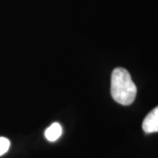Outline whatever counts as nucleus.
I'll list each match as a JSON object with an SVG mask.
<instances>
[{"label": "nucleus", "instance_id": "f03ea898", "mask_svg": "<svg viewBox=\"0 0 158 158\" xmlns=\"http://www.w3.org/2000/svg\"><path fill=\"white\" fill-rule=\"evenodd\" d=\"M142 129L147 134L158 132V106L145 117L142 122Z\"/></svg>", "mask_w": 158, "mask_h": 158}, {"label": "nucleus", "instance_id": "20e7f679", "mask_svg": "<svg viewBox=\"0 0 158 158\" xmlns=\"http://www.w3.org/2000/svg\"><path fill=\"white\" fill-rule=\"evenodd\" d=\"M11 142L6 137H0V156L6 154L10 148Z\"/></svg>", "mask_w": 158, "mask_h": 158}, {"label": "nucleus", "instance_id": "f257e3e1", "mask_svg": "<svg viewBox=\"0 0 158 158\" xmlns=\"http://www.w3.org/2000/svg\"><path fill=\"white\" fill-rule=\"evenodd\" d=\"M137 88L129 72L123 68H116L111 78V94L115 101L122 106H129L135 101Z\"/></svg>", "mask_w": 158, "mask_h": 158}, {"label": "nucleus", "instance_id": "7ed1b4c3", "mask_svg": "<svg viewBox=\"0 0 158 158\" xmlns=\"http://www.w3.org/2000/svg\"><path fill=\"white\" fill-rule=\"evenodd\" d=\"M62 128L59 123H53L50 127H48L45 131V137L48 141H56L62 135Z\"/></svg>", "mask_w": 158, "mask_h": 158}]
</instances>
